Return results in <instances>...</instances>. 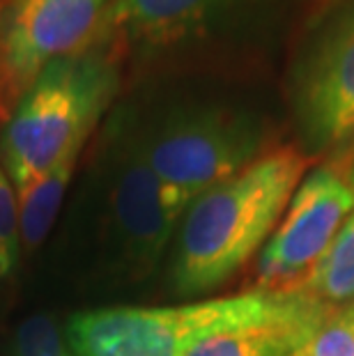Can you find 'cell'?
Wrapping results in <instances>:
<instances>
[{"mask_svg": "<svg viewBox=\"0 0 354 356\" xmlns=\"http://www.w3.org/2000/svg\"><path fill=\"white\" fill-rule=\"evenodd\" d=\"M308 168V154L276 147L198 195L177 228L175 292L198 297L235 276L272 237Z\"/></svg>", "mask_w": 354, "mask_h": 356, "instance_id": "1", "label": "cell"}, {"mask_svg": "<svg viewBox=\"0 0 354 356\" xmlns=\"http://www.w3.org/2000/svg\"><path fill=\"white\" fill-rule=\"evenodd\" d=\"M327 306L299 290H255L175 306L83 310L65 327L77 356H189L221 333L285 320Z\"/></svg>", "mask_w": 354, "mask_h": 356, "instance_id": "2", "label": "cell"}, {"mask_svg": "<svg viewBox=\"0 0 354 356\" xmlns=\"http://www.w3.org/2000/svg\"><path fill=\"white\" fill-rule=\"evenodd\" d=\"M120 90V53L102 44L51 63L7 118L0 159L14 188L42 177L72 143L92 138Z\"/></svg>", "mask_w": 354, "mask_h": 356, "instance_id": "3", "label": "cell"}, {"mask_svg": "<svg viewBox=\"0 0 354 356\" xmlns=\"http://www.w3.org/2000/svg\"><path fill=\"white\" fill-rule=\"evenodd\" d=\"M143 147L166 193L186 211L198 195L267 154V131L246 111L182 106L143 129Z\"/></svg>", "mask_w": 354, "mask_h": 356, "instance_id": "4", "label": "cell"}, {"mask_svg": "<svg viewBox=\"0 0 354 356\" xmlns=\"http://www.w3.org/2000/svg\"><path fill=\"white\" fill-rule=\"evenodd\" d=\"M113 228L124 257L150 271L161 260L184 211L170 200L143 147V127L129 113H115L102 149Z\"/></svg>", "mask_w": 354, "mask_h": 356, "instance_id": "5", "label": "cell"}, {"mask_svg": "<svg viewBox=\"0 0 354 356\" xmlns=\"http://www.w3.org/2000/svg\"><path fill=\"white\" fill-rule=\"evenodd\" d=\"M292 104L313 149L354 145V0H336L301 56Z\"/></svg>", "mask_w": 354, "mask_h": 356, "instance_id": "6", "label": "cell"}, {"mask_svg": "<svg viewBox=\"0 0 354 356\" xmlns=\"http://www.w3.org/2000/svg\"><path fill=\"white\" fill-rule=\"evenodd\" d=\"M106 0H12L0 10V120L51 63L90 49Z\"/></svg>", "mask_w": 354, "mask_h": 356, "instance_id": "7", "label": "cell"}, {"mask_svg": "<svg viewBox=\"0 0 354 356\" xmlns=\"http://www.w3.org/2000/svg\"><path fill=\"white\" fill-rule=\"evenodd\" d=\"M352 211L350 172L334 163L308 170L258 255V287L295 290L325 257Z\"/></svg>", "mask_w": 354, "mask_h": 356, "instance_id": "8", "label": "cell"}, {"mask_svg": "<svg viewBox=\"0 0 354 356\" xmlns=\"http://www.w3.org/2000/svg\"><path fill=\"white\" fill-rule=\"evenodd\" d=\"M281 0H106L92 44L143 53L182 47ZM90 44V47H92Z\"/></svg>", "mask_w": 354, "mask_h": 356, "instance_id": "9", "label": "cell"}, {"mask_svg": "<svg viewBox=\"0 0 354 356\" xmlns=\"http://www.w3.org/2000/svg\"><path fill=\"white\" fill-rule=\"evenodd\" d=\"M334 310V306H320L311 313L221 333L195 347L189 356H290L325 324Z\"/></svg>", "mask_w": 354, "mask_h": 356, "instance_id": "10", "label": "cell"}, {"mask_svg": "<svg viewBox=\"0 0 354 356\" xmlns=\"http://www.w3.org/2000/svg\"><path fill=\"white\" fill-rule=\"evenodd\" d=\"M88 140L90 138H81L72 143L63 152V156L42 177H37L28 186L17 191L21 216V244L30 248V251L42 246V241L49 237L51 228H54Z\"/></svg>", "mask_w": 354, "mask_h": 356, "instance_id": "11", "label": "cell"}, {"mask_svg": "<svg viewBox=\"0 0 354 356\" xmlns=\"http://www.w3.org/2000/svg\"><path fill=\"white\" fill-rule=\"evenodd\" d=\"M295 290L334 308L336 304L354 301V211L336 234L325 257L308 271Z\"/></svg>", "mask_w": 354, "mask_h": 356, "instance_id": "12", "label": "cell"}, {"mask_svg": "<svg viewBox=\"0 0 354 356\" xmlns=\"http://www.w3.org/2000/svg\"><path fill=\"white\" fill-rule=\"evenodd\" d=\"M290 356H354V304L334 310Z\"/></svg>", "mask_w": 354, "mask_h": 356, "instance_id": "13", "label": "cell"}, {"mask_svg": "<svg viewBox=\"0 0 354 356\" xmlns=\"http://www.w3.org/2000/svg\"><path fill=\"white\" fill-rule=\"evenodd\" d=\"M14 356H77L65 333L49 315L37 313L21 322L14 333Z\"/></svg>", "mask_w": 354, "mask_h": 356, "instance_id": "14", "label": "cell"}, {"mask_svg": "<svg viewBox=\"0 0 354 356\" xmlns=\"http://www.w3.org/2000/svg\"><path fill=\"white\" fill-rule=\"evenodd\" d=\"M21 246V216L19 198L12 179L0 165V278L10 276L19 260Z\"/></svg>", "mask_w": 354, "mask_h": 356, "instance_id": "15", "label": "cell"}, {"mask_svg": "<svg viewBox=\"0 0 354 356\" xmlns=\"http://www.w3.org/2000/svg\"><path fill=\"white\" fill-rule=\"evenodd\" d=\"M10 3H12V0H0V10H5V7L10 5Z\"/></svg>", "mask_w": 354, "mask_h": 356, "instance_id": "16", "label": "cell"}, {"mask_svg": "<svg viewBox=\"0 0 354 356\" xmlns=\"http://www.w3.org/2000/svg\"><path fill=\"white\" fill-rule=\"evenodd\" d=\"M350 179H352V186H354V163H352V168H350Z\"/></svg>", "mask_w": 354, "mask_h": 356, "instance_id": "17", "label": "cell"}]
</instances>
